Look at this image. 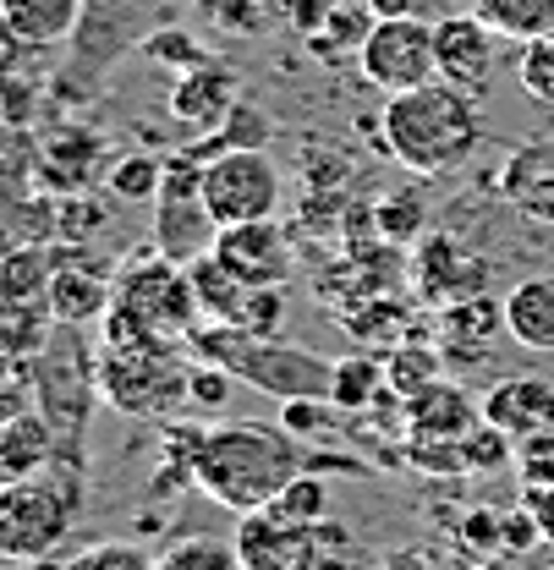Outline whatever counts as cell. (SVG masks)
<instances>
[{"label": "cell", "instance_id": "cell-1", "mask_svg": "<svg viewBox=\"0 0 554 570\" xmlns=\"http://www.w3.org/2000/svg\"><path fill=\"white\" fill-rule=\"evenodd\" d=\"M308 472V450L297 433L280 423H220L204 428L198 455H193V483L204 489L214 504L247 515L275 504L280 489L291 478Z\"/></svg>", "mask_w": 554, "mask_h": 570}, {"label": "cell", "instance_id": "cell-2", "mask_svg": "<svg viewBox=\"0 0 554 570\" xmlns=\"http://www.w3.org/2000/svg\"><path fill=\"white\" fill-rule=\"evenodd\" d=\"M379 142L412 176H450L484 142L478 99L467 88L445 82V77L407 88V94H390L385 116H379Z\"/></svg>", "mask_w": 554, "mask_h": 570}, {"label": "cell", "instance_id": "cell-3", "mask_svg": "<svg viewBox=\"0 0 554 570\" xmlns=\"http://www.w3.org/2000/svg\"><path fill=\"white\" fill-rule=\"evenodd\" d=\"M204 307L187 264L165 258L159 247H148L143 258L116 269V296L110 313L99 318L105 341H187L198 330Z\"/></svg>", "mask_w": 554, "mask_h": 570}, {"label": "cell", "instance_id": "cell-4", "mask_svg": "<svg viewBox=\"0 0 554 570\" xmlns=\"http://www.w3.org/2000/svg\"><path fill=\"white\" fill-rule=\"evenodd\" d=\"M193 362H220L225 373H236L242 384L275 395V401H330V379H336V356L302 352L280 335H247L231 324H198L187 335Z\"/></svg>", "mask_w": 554, "mask_h": 570}, {"label": "cell", "instance_id": "cell-5", "mask_svg": "<svg viewBox=\"0 0 554 570\" xmlns=\"http://www.w3.org/2000/svg\"><path fill=\"white\" fill-rule=\"evenodd\" d=\"M77 515H82V461L56 455L39 478L0 489V560L6 566L50 560L71 538Z\"/></svg>", "mask_w": 554, "mask_h": 570}, {"label": "cell", "instance_id": "cell-6", "mask_svg": "<svg viewBox=\"0 0 554 570\" xmlns=\"http://www.w3.org/2000/svg\"><path fill=\"white\" fill-rule=\"evenodd\" d=\"M187 379L182 341H99V401L122 417H171L187 406Z\"/></svg>", "mask_w": 554, "mask_h": 570}, {"label": "cell", "instance_id": "cell-7", "mask_svg": "<svg viewBox=\"0 0 554 570\" xmlns=\"http://www.w3.org/2000/svg\"><path fill=\"white\" fill-rule=\"evenodd\" d=\"M33 401L45 412V423L56 428L67 461H82V428H88V412L99 401V352L82 346L77 324H56V335L39 346L33 356Z\"/></svg>", "mask_w": 554, "mask_h": 570}, {"label": "cell", "instance_id": "cell-8", "mask_svg": "<svg viewBox=\"0 0 554 570\" xmlns=\"http://www.w3.org/2000/svg\"><path fill=\"white\" fill-rule=\"evenodd\" d=\"M214 214L204 204V159L198 154H176L165 159V181H159V198H154V247L176 264H193L214 253Z\"/></svg>", "mask_w": 554, "mask_h": 570}, {"label": "cell", "instance_id": "cell-9", "mask_svg": "<svg viewBox=\"0 0 554 570\" xmlns=\"http://www.w3.org/2000/svg\"><path fill=\"white\" fill-rule=\"evenodd\" d=\"M204 204L214 225H253L275 219L280 209V170L264 148H225L204 159Z\"/></svg>", "mask_w": 554, "mask_h": 570}, {"label": "cell", "instance_id": "cell-10", "mask_svg": "<svg viewBox=\"0 0 554 570\" xmlns=\"http://www.w3.org/2000/svg\"><path fill=\"white\" fill-rule=\"evenodd\" d=\"M357 67L373 88L385 94H407V88H422L439 77V61H434V22L422 17H379L357 50Z\"/></svg>", "mask_w": 554, "mask_h": 570}, {"label": "cell", "instance_id": "cell-11", "mask_svg": "<svg viewBox=\"0 0 554 570\" xmlns=\"http://www.w3.org/2000/svg\"><path fill=\"white\" fill-rule=\"evenodd\" d=\"M231 543H236L242 570H319L324 560V527L291 521L275 504L247 510Z\"/></svg>", "mask_w": 554, "mask_h": 570}, {"label": "cell", "instance_id": "cell-12", "mask_svg": "<svg viewBox=\"0 0 554 570\" xmlns=\"http://www.w3.org/2000/svg\"><path fill=\"white\" fill-rule=\"evenodd\" d=\"M434 61H439L445 82H456L478 99L494 82V67H499V33L478 11H450V17L434 22Z\"/></svg>", "mask_w": 554, "mask_h": 570}, {"label": "cell", "instance_id": "cell-13", "mask_svg": "<svg viewBox=\"0 0 554 570\" xmlns=\"http://www.w3.org/2000/svg\"><path fill=\"white\" fill-rule=\"evenodd\" d=\"M214 258L247 285H285L291 281V242L275 219H253V225H225L214 236Z\"/></svg>", "mask_w": 554, "mask_h": 570}, {"label": "cell", "instance_id": "cell-14", "mask_svg": "<svg viewBox=\"0 0 554 570\" xmlns=\"http://www.w3.org/2000/svg\"><path fill=\"white\" fill-rule=\"evenodd\" d=\"M236 71L225 67V61H204V67L182 71L176 82H171V116L193 132V138H208V132H220L225 127V116L236 110Z\"/></svg>", "mask_w": 554, "mask_h": 570}, {"label": "cell", "instance_id": "cell-15", "mask_svg": "<svg viewBox=\"0 0 554 570\" xmlns=\"http://www.w3.org/2000/svg\"><path fill=\"white\" fill-rule=\"evenodd\" d=\"M484 423L499 428L516 444L550 439L554 433V379H505L484 395Z\"/></svg>", "mask_w": 554, "mask_h": 570}, {"label": "cell", "instance_id": "cell-16", "mask_svg": "<svg viewBox=\"0 0 554 570\" xmlns=\"http://www.w3.org/2000/svg\"><path fill=\"white\" fill-rule=\"evenodd\" d=\"M110 296H116V275L105 269V258H77L71 253V264H56V275H50V296H45V313L56 318V324H99L105 313H110Z\"/></svg>", "mask_w": 554, "mask_h": 570}, {"label": "cell", "instance_id": "cell-17", "mask_svg": "<svg viewBox=\"0 0 554 570\" xmlns=\"http://www.w3.org/2000/svg\"><path fill=\"white\" fill-rule=\"evenodd\" d=\"M417 291L439 307L461 302V296H478L484 291V258H473L456 236H428L422 253H417V269H412Z\"/></svg>", "mask_w": 554, "mask_h": 570}, {"label": "cell", "instance_id": "cell-18", "mask_svg": "<svg viewBox=\"0 0 554 570\" xmlns=\"http://www.w3.org/2000/svg\"><path fill=\"white\" fill-rule=\"evenodd\" d=\"M499 330H505V302H494L488 291L439 307V352H445V362H461V367L484 362Z\"/></svg>", "mask_w": 554, "mask_h": 570}, {"label": "cell", "instance_id": "cell-19", "mask_svg": "<svg viewBox=\"0 0 554 570\" xmlns=\"http://www.w3.org/2000/svg\"><path fill=\"white\" fill-rule=\"evenodd\" d=\"M478 423H484V401H473L450 379H434L428 390L407 395V428L417 439H467Z\"/></svg>", "mask_w": 554, "mask_h": 570}, {"label": "cell", "instance_id": "cell-20", "mask_svg": "<svg viewBox=\"0 0 554 570\" xmlns=\"http://www.w3.org/2000/svg\"><path fill=\"white\" fill-rule=\"evenodd\" d=\"M56 450H61V439L45 423V412H22V417L0 423V489L22 483V478H39L56 461Z\"/></svg>", "mask_w": 554, "mask_h": 570}, {"label": "cell", "instance_id": "cell-21", "mask_svg": "<svg viewBox=\"0 0 554 570\" xmlns=\"http://www.w3.org/2000/svg\"><path fill=\"white\" fill-rule=\"evenodd\" d=\"M88 0H0V28L17 45H61L77 33Z\"/></svg>", "mask_w": 554, "mask_h": 570}, {"label": "cell", "instance_id": "cell-22", "mask_svg": "<svg viewBox=\"0 0 554 570\" xmlns=\"http://www.w3.org/2000/svg\"><path fill=\"white\" fill-rule=\"evenodd\" d=\"M505 335L522 352H554V275H533L505 296Z\"/></svg>", "mask_w": 554, "mask_h": 570}, {"label": "cell", "instance_id": "cell-23", "mask_svg": "<svg viewBox=\"0 0 554 570\" xmlns=\"http://www.w3.org/2000/svg\"><path fill=\"white\" fill-rule=\"evenodd\" d=\"M499 193L527 214L533 225H554V165H544L538 154H516V159L505 165Z\"/></svg>", "mask_w": 554, "mask_h": 570}, {"label": "cell", "instance_id": "cell-24", "mask_svg": "<svg viewBox=\"0 0 554 570\" xmlns=\"http://www.w3.org/2000/svg\"><path fill=\"white\" fill-rule=\"evenodd\" d=\"M390 395V379H385V362L373 352H351L336 356V379H330V401L341 412H368Z\"/></svg>", "mask_w": 554, "mask_h": 570}, {"label": "cell", "instance_id": "cell-25", "mask_svg": "<svg viewBox=\"0 0 554 570\" xmlns=\"http://www.w3.org/2000/svg\"><path fill=\"white\" fill-rule=\"evenodd\" d=\"M50 275H56V253H45V247H11L0 258V296L17 302V307H45Z\"/></svg>", "mask_w": 554, "mask_h": 570}, {"label": "cell", "instance_id": "cell-26", "mask_svg": "<svg viewBox=\"0 0 554 570\" xmlns=\"http://www.w3.org/2000/svg\"><path fill=\"white\" fill-rule=\"evenodd\" d=\"M473 11L499 39H516V45L554 33V0H473Z\"/></svg>", "mask_w": 554, "mask_h": 570}, {"label": "cell", "instance_id": "cell-27", "mask_svg": "<svg viewBox=\"0 0 554 570\" xmlns=\"http://www.w3.org/2000/svg\"><path fill=\"white\" fill-rule=\"evenodd\" d=\"M187 275H193V291H198V307H204V318H214V324H231L236 318V307H242V296L253 291L247 281H236L214 253H204V258H193L187 264Z\"/></svg>", "mask_w": 554, "mask_h": 570}, {"label": "cell", "instance_id": "cell-28", "mask_svg": "<svg viewBox=\"0 0 554 570\" xmlns=\"http://www.w3.org/2000/svg\"><path fill=\"white\" fill-rule=\"evenodd\" d=\"M385 379H390V395L407 401L417 390H428L434 379H445V352H434V346H396L385 356Z\"/></svg>", "mask_w": 554, "mask_h": 570}, {"label": "cell", "instance_id": "cell-29", "mask_svg": "<svg viewBox=\"0 0 554 570\" xmlns=\"http://www.w3.org/2000/svg\"><path fill=\"white\" fill-rule=\"evenodd\" d=\"M105 181H110V193H116L122 204H148V198H159L165 159H154V154H122Z\"/></svg>", "mask_w": 554, "mask_h": 570}, {"label": "cell", "instance_id": "cell-30", "mask_svg": "<svg viewBox=\"0 0 554 570\" xmlns=\"http://www.w3.org/2000/svg\"><path fill=\"white\" fill-rule=\"evenodd\" d=\"M154 570H242L236 560V543H220V538H176Z\"/></svg>", "mask_w": 554, "mask_h": 570}, {"label": "cell", "instance_id": "cell-31", "mask_svg": "<svg viewBox=\"0 0 554 570\" xmlns=\"http://www.w3.org/2000/svg\"><path fill=\"white\" fill-rule=\"evenodd\" d=\"M516 82L533 105H550L554 110V33L544 39H527L522 56H516Z\"/></svg>", "mask_w": 554, "mask_h": 570}, {"label": "cell", "instance_id": "cell-32", "mask_svg": "<svg viewBox=\"0 0 554 570\" xmlns=\"http://www.w3.org/2000/svg\"><path fill=\"white\" fill-rule=\"evenodd\" d=\"M285 324V285H253L231 318V330H247V335H280Z\"/></svg>", "mask_w": 554, "mask_h": 570}, {"label": "cell", "instance_id": "cell-33", "mask_svg": "<svg viewBox=\"0 0 554 570\" xmlns=\"http://www.w3.org/2000/svg\"><path fill=\"white\" fill-rule=\"evenodd\" d=\"M275 510H285L291 521H308V527H324V515H330V489H324V478L308 466L302 478H291L285 489H280Z\"/></svg>", "mask_w": 554, "mask_h": 570}, {"label": "cell", "instance_id": "cell-34", "mask_svg": "<svg viewBox=\"0 0 554 570\" xmlns=\"http://www.w3.org/2000/svg\"><path fill=\"white\" fill-rule=\"evenodd\" d=\"M242 379L236 373H225L220 362H193V379H187V406L193 412H220L225 401H231V390H236Z\"/></svg>", "mask_w": 554, "mask_h": 570}, {"label": "cell", "instance_id": "cell-35", "mask_svg": "<svg viewBox=\"0 0 554 570\" xmlns=\"http://www.w3.org/2000/svg\"><path fill=\"white\" fill-rule=\"evenodd\" d=\"M511 450H516V439H505L499 428H488V423H478L467 439H461L467 472H499V466H511Z\"/></svg>", "mask_w": 554, "mask_h": 570}, {"label": "cell", "instance_id": "cell-36", "mask_svg": "<svg viewBox=\"0 0 554 570\" xmlns=\"http://www.w3.org/2000/svg\"><path fill=\"white\" fill-rule=\"evenodd\" d=\"M143 56H148V61H159V67H182V71L214 61L193 33H171V28H165V33H148V39H143Z\"/></svg>", "mask_w": 554, "mask_h": 570}, {"label": "cell", "instance_id": "cell-37", "mask_svg": "<svg viewBox=\"0 0 554 570\" xmlns=\"http://www.w3.org/2000/svg\"><path fill=\"white\" fill-rule=\"evenodd\" d=\"M336 412H341L336 401H280V428L297 439H313L336 428Z\"/></svg>", "mask_w": 554, "mask_h": 570}, {"label": "cell", "instance_id": "cell-38", "mask_svg": "<svg viewBox=\"0 0 554 570\" xmlns=\"http://www.w3.org/2000/svg\"><path fill=\"white\" fill-rule=\"evenodd\" d=\"M67 570H154V560L138 543H94L77 560H67Z\"/></svg>", "mask_w": 554, "mask_h": 570}, {"label": "cell", "instance_id": "cell-39", "mask_svg": "<svg viewBox=\"0 0 554 570\" xmlns=\"http://www.w3.org/2000/svg\"><path fill=\"white\" fill-rule=\"evenodd\" d=\"M456 543H461V549H473V554H499V549H505V515L473 510V515L456 527Z\"/></svg>", "mask_w": 554, "mask_h": 570}, {"label": "cell", "instance_id": "cell-40", "mask_svg": "<svg viewBox=\"0 0 554 570\" xmlns=\"http://www.w3.org/2000/svg\"><path fill=\"white\" fill-rule=\"evenodd\" d=\"M417 225H422V204H417V198H385V204H379V230H385L390 242H396V236H401V242L417 236Z\"/></svg>", "mask_w": 554, "mask_h": 570}, {"label": "cell", "instance_id": "cell-41", "mask_svg": "<svg viewBox=\"0 0 554 570\" xmlns=\"http://www.w3.org/2000/svg\"><path fill=\"white\" fill-rule=\"evenodd\" d=\"M22 412H39L33 379H0V423H11V417H22Z\"/></svg>", "mask_w": 554, "mask_h": 570}, {"label": "cell", "instance_id": "cell-42", "mask_svg": "<svg viewBox=\"0 0 554 570\" xmlns=\"http://www.w3.org/2000/svg\"><path fill=\"white\" fill-rule=\"evenodd\" d=\"M544 538V527H538V515H505V554H522L527 543H538Z\"/></svg>", "mask_w": 554, "mask_h": 570}, {"label": "cell", "instance_id": "cell-43", "mask_svg": "<svg viewBox=\"0 0 554 570\" xmlns=\"http://www.w3.org/2000/svg\"><path fill=\"white\" fill-rule=\"evenodd\" d=\"M417 6H422V0H368L373 17H417Z\"/></svg>", "mask_w": 554, "mask_h": 570}, {"label": "cell", "instance_id": "cell-44", "mask_svg": "<svg viewBox=\"0 0 554 570\" xmlns=\"http://www.w3.org/2000/svg\"><path fill=\"white\" fill-rule=\"evenodd\" d=\"M17 570H67V560H56V554H50V560H28V566H17Z\"/></svg>", "mask_w": 554, "mask_h": 570}, {"label": "cell", "instance_id": "cell-45", "mask_svg": "<svg viewBox=\"0 0 554 570\" xmlns=\"http://www.w3.org/2000/svg\"><path fill=\"white\" fill-rule=\"evenodd\" d=\"M105 6H133V0H105Z\"/></svg>", "mask_w": 554, "mask_h": 570}, {"label": "cell", "instance_id": "cell-46", "mask_svg": "<svg viewBox=\"0 0 554 570\" xmlns=\"http://www.w3.org/2000/svg\"><path fill=\"white\" fill-rule=\"evenodd\" d=\"M330 6H357V0H330Z\"/></svg>", "mask_w": 554, "mask_h": 570}, {"label": "cell", "instance_id": "cell-47", "mask_svg": "<svg viewBox=\"0 0 554 570\" xmlns=\"http://www.w3.org/2000/svg\"><path fill=\"white\" fill-rule=\"evenodd\" d=\"M478 570H499V566H494V560H488V566H478Z\"/></svg>", "mask_w": 554, "mask_h": 570}]
</instances>
